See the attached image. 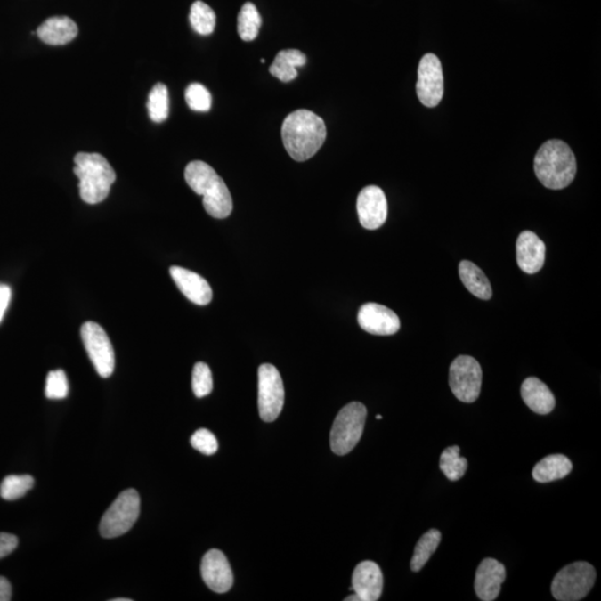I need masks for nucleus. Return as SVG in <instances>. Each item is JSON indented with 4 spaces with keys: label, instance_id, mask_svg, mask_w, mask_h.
<instances>
[{
    "label": "nucleus",
    "instance_id": "1",
    "mask_svg": "<svg viewBox=\"0 0 601 601\" xmlns=\"http://www.w3.org/2000/svg\"><path fill=\"white\" fill-rule=\"evenodd\" d=\"M327 126L313 111L297 110L284 119L282 141L289 156L296 162L313 158L324 144Z\"/></svg>",
    "mask_w": 601,
    "mask_h": 601
},
{
    "label": "nucleus",
    "instance_id": "2",
    "mask_svg": "<svg viewBox=\"0 0 601 601\" xmlns=\"http://www.w3.org/2000/svg\"><path fill=\"white\" fill-rule=\"evenodd\" d=\"M185 181L203 196L205 211L214 218H226L233 211V199L225 182L208 164L194 160L185 168Z\"/></svg>",
    "mask_w": 601,
    "mask_h": 601
},
{
    "label": "nucleus",
    "instance_id": "3",
    "mask_svg": "<svg viewBox=\"0 0 601 601\" xmlns=\"http://www.w3.org/2000/svg\"><path fill=\"white\" fill-rule=\"evenodd\" d=\"M533 167L538 180L550 190H563L569 186L577 173L573 150L559 140L548 141L539 149Z\"/></svg>",
    "mask_w": 601,
    "mask_h": 601
},
{
    "label": "nucleus",
    "instance_id": "4",
    "mask_svg": "<svg viewBox=\"0 0 601 601\" xmlns=\"http://www.w3.org/2000/svg\"><path fill=\"white\" fill-rule=\"evenodd\" d=\"M74 162V173L79 178V194L84 202L98 204L105 200L116 180L109 160L97 153H78Z\"/></svg>",
    "mask_w": 601,
    "mask_h": 601
},
{
    "label": "nucleus",
    "instance_id": "5",
    "mask_svg": "<svg viewBox=\"0 0 601 601\" xmlns=\"http://www.w3.org/2000/svg\"><path fill=\"white\" fill-rule=\"evenodd\" d=\"M365 418L367 408L360 402H351L338 412L329 436L334 453L345 456L355 448L362 436Z\"/></svg>",
    "mask_w": 601,
    "mask_h": 601
},
{
    "label": "nucleus",
    "instance_id": "6",
    "mask_svg": "<svg viewBox=\"0 0 601 601\" xmlns=\"http://www.w3.org/2000/svg\"><path fill=\"white\" fill-rule=\"evenodd\" d=\"M596 581V570L585 561L570 564L556 574L551 594L559 601H578L589 594Z\"/></svg>",
    "mask_w": 601,
    "mask_h": 601
},
{
    "label": "nucleus",
    "instance_id": "7",
    "mask_svg": "<svg viewBox=\"0 0 601 601\" xmlns=\"http://www.w3.org/2000/svg\"><path fill=\"white\" fill-rule=\"evenodd\" d=\"M140 494L136 490H125L102 516L100 524L102 537L116 538L129 532L140 516Z\"/></svg>",
    "mask_w": 601,
    "mask_h": 601
},
{
    "label": "nucleus",
    "instance_id": "8",
    "mask_svg": "<svg viewBox=\"0 0 601 601\" xmlns=\"http://www.w3.org/2000/svg\"><path fill=\"white\" fill-rule=\"evenodd\" d=\"M449 385L458 400L474 403L483 385V370L478 361L469 355L458 356L450 365Z\"/></svg>",
    "mask_w": 601,
    "mask_h": 601
},
{
    "label": "nucleus",
    "instance_id": "9",
    "mask_svg": "<svg viewBox=\"0 0 601 601\" xmlns=\"http://www.w3.org/2000/svg\"><path fill=\"white\" fill-rule=\"evenodd\" d=\"M284 405V386L278 369L272 364L258 368V412L263 421L273 422Z\"/></svg>",
    "mask_w": 601,
    "mask_h": 601
},
{
    "label": "nucleus",
    "instance_id": "10",
    "mask_svg": "<svg viewBox=\"0 0 601 601\" xmlns=\"http://www.w3.org/2000/svg\"><path fill=\"white\" fill-rule=\"evenodd\" d=\"M80 336L93 367L102 378H110L114 372L115 353L105 329L95 322L84 323Z\"/></svg>",
    "mask_w": 601,
    "mask_h": 601
},
{
    "label": "nucleus",
    "instance_id": "11",
    "mask_svg": "<svg viewBox=\"0 0 601 601\" xmlns=\"http://www.w3.org/2000/svg\"><path fill=\"white\" fill-rule=\"evenodd\" d=\"M443 65L434 53L422 57L418 69L417 95L423 105L435 107L443 97Z\"/></svg>",
    "mask_w": 601,
    "mask_h": 601
},
{
    "label": "nucleus",
    "instance_id": "12",
    "mask_svg": "<svg viewBox=\"0 0 601 601\" xmlns=\"http://www.w3.org/2000/svg\"><path fill=\"white\" fill-rule=\"evenodd\" d=\"M356 209L361 225L367 230H378L387 217V202L385 193L376 185L364 187L360 191Z\"/></svg>",
    "mask_w": 601,
    "mask_h": 601
},
{
    "label": "nucleus",
    "instance_id": "13",
    "mask_svg": "<svg viewBox=\"0 0 601 601\" xmlns=\"http://www.w3.org/2000/svg\"><path fill=\"white\" fill-rule=\"evenodd\" d=\"M200 573L209 589L224 594L233 586L234 577L231 565L222 551L212 549L203 556Z\"/></svg>",
    "mask_w": 601,
    "mask_h": 601
},
{
    "label": "nucleus",
    "instance_id": "14",
    "mask_svg": "<svg viewBox=\"0 0 601 601\" xmlns=\"http://www.w3.org/2000/svg\"><path fill=\"white\" fill-rule=\"evenodd\" d=\"M358 322L365 332L374 336H392L400 329L399 316L386 306L367 303L361 306Z\"/></svg>",
    "mask_w": 601,
    "mask_h": 601
},
{
    "label": "nucleus",
    "instance_id": "15",
    "mask_svg": "<svg viewBox=\"0 0 601 601\" xmlns=\"http://www.w3.org/2000/svg\"><path fill=\"white\" fill-rule=\"evenodd\" d=\"M505 579V565L496 559H483L475 573V590L476 596L483 601L497 599Z\"/></svg>",
    "mask_w": 601,
    "mask_h": 601
},
{
    "label": "nucleus",
    "instance_id": "16",
    "mask_svg": "<svg viewBox=\"0 0 601 601\" xmlns=\"http://www.w3.org/2000/svg\"><path fill=\"white\" fill-rule=\"evenodd\" d=\"M516 263L527 274H534L542 269L546 260V245L533 231H524L516 244Z\"/></svg>",
    "mask_w": 601,
    "mask_h": 601
},
{
    "label": "nucleus",
    "instance_id": "17",
    "mask_svg": "<svg viewBox=\"0 0 601 601\" xmlns=\"http://www.w3.org/2000/svg\"><path fill=\"white\" fill-rule=\"evenodd\" d=\"M352 589L361 601H377L383 589V574L373 561H362L356 565L352 576Z\"/></svg>",
    "mask_w": 601,
    "mask_h": 601
},
{
    "label": "nucleus",
    "instance_id": "18",
    "mask_svg": "<svg viewBox=\"0 0 601 601\" xmlns=\"http://www.w3.org/2000/svg\"><path fill=\"white\" fill-rule=\"evenodd\" d=\"M169 273L176 287L191 302L198 305H207L212 301V288L202 276L180 266H172Z\"/></svg>",
    "mask_w": 601,
    "mask_h": 601
},
{
    "label": "nucleus",
    "instance_id": "19",
    "mask_svg": "<svg viewBox=\"0 0 601 601\" xmlns=\"http://www.w3.org/2000/svg\"><path fill=\"white\" fill-rule=\"evenodd\" d=\"M36 34L45 44L61 46L77 37L78 27L69 17H52L38 27Z\"/></svg>",
    "mask_w": 601,
    "mask_h": 601
},
{
    "label": "nucleus",
    "instance_id": "20",
    "mask_svg": "<svg viewBox=\"0 0 601 601\" xmlns=\"http://www.w3.org/2000/svg\"><path fill=\"white\" fill-rule=\"evenodd\" d=\"M521 396L524 402L528 405L534 413L549 414L555 409L556 400L554 394L547 386L546 383L537 378H528L521 386Z\"/></svg>",
    "mask_w": 601,
    "mask_h": 601
},
{
    "label": "nucleus",
    "instance_id": "21",
    "mask_svg": "<svg viewBox=\"0 0 601 601\" xmlns=\"http://www.w3.org/2000/svg\"><path fill=\"white\" fill-rule=\"evenodd\" d=\"M573 470V463L564 454H550L534 466L533 479L537 483H546L564 479Z\"/></svg>",
    "mask_w": 601,
    "mask_h": 601
},
{
    "label": "nucleus",
    "instance_id": "22",
    "mask_svg": "<svg viewBox=\"0 0 601 601\" xmlns=\"http://www.w3.org/2000/svg\"><path fill=\"white\" fill-rule=\"evenodd\" d=\"M307 58L297 49H285L276 55L273 64L270 66V73L283 83H289L297 77V67L306 64Z\"/></svg>",
    "mask_w": 601,
    "mask_h": 601
},
{
    "label": "nucleus",
    "instance_id": "23",
    "mask_svg": "<svg viewBox=\"0 0 601 601\" xmlns=\"http://www.w3.org/2000/svg\"><path fill=\"white\" fill-rule=\"evenodd\" d=\"M459 275H460L462 283L467 291L474 294L475 296L484 301L490 300L492 297L491 284H490L483 272L474 263L462 261L460 265H459Z\"/></svg>",
    "mask_w": 601,
    "mask_h": 601
},
{
    "label": "nucleus",
    "instance_id": "24",
    "mask_svg": "<svg viewBox=\"0 0 601 601\" xmlns=\"http://www.w3.org/2000/svg\"><path fill=\"white\" fill-rule=\"evenodd\" d=\"M262 26V18L256 4L247 3L240 8L238 16V33L244 42H252L258 36Z\"/></svg>",
    "mask_w": 601,
    "mask_h": 601
},
{
    "label": "nucleus",
    "instance_id": "25",
    "mask_svg": "<svg viewBox=\"0 0 601 601\" xmlns=\"http://www.w3.org/2000/svg\"><path fill=\"white\" fill-rule=\"evenodd\" d=\"M441 542V532L439 530L431 529L423 534L420 540L418 541L416 549L411 559V569L413 572H420L426 564L438 549Z\"/></svg>",
    "mask_w": 601,
    "mask_h": 601
},
{
    "label": "nucleus",
    "instance_id": "26",
    "mask_svg": "<svg viewBox=\"0 0 601 601\" xmlns=\"http://www.w3.org/2000/svg\"><path fill=\"white\" fill-rule=\"evenodd\" d=\"M440 469L450 481L460 480L465 475L467 461L460 456V448L458 445L445 449L441 454Z\"/></svg>",
    "mask_w": 601,
    "mask_h": 601
},
{
    "label": "nucleus",
    "instance_id": "27",
    "mask_svg": "<svg viewBox=\"0 0 601 601\" xmlns=\"http://www.w3.org/2000/svg\"><path fill=\"white\" fill-rule=\"evenodd\" d=\"M190 21L196 33L207 36L215 29L216 15L208 4L198 0L191 4Z\"/></svg>",
    "mask_w": 601,
    "mask_h": 601
},
{
    "label": "nucleus",
    "instance_id": "28",
    "mask_svg": "<svg viewBox=\"0 0 601 601\" xmlns=\"http://www.w3.org/2000/svg\"><path fill=\"white\" fill-rule=\"evenodd\" d=\"M150 118L155 123H162L168 118L169 98L166 85L156 84L151 89L147 102Z\"/></svg>",
    "mask_w": 601,
    "mask_h": 601
},
{
    "label": "nucleus",
    "instance_id": "29",
    "mask_svg": "<svg viewBox=\"0 0 601 601\" xmlns=\"http://www.w3.org/2000/svg\"><path fill=\"white\" fill-rule=\"evenodd\" d=\"M34 478L28 475H8L0 484V497L12 501L24 497L34 487Z\"/></svg>",
    "mask_w": 601,
    "mask_h": 601
},
{
    "label": "nucleus",
    "instance_id": "30",
    "mask_svg": "<svg viewBox=\"0 0 601 601\" xmlns=\"http://www.w3.org/2000/svg\"><path fill=\"white\" fill-rule=\"evenodd\" d=\"M185 100L191 110L208 111L212 107V95L202 84H191L185 91Z\"/></svg>",
    "mask_w": 601,
    "mask_h": 601
},
{
    "label": "nucleus",
    "instance_id": "31",
    "mask_svg": "<svg viewBox=\"0 0 601 601\" xmlns=\"http://www.w3.org/2000/svg\"><path fill=\"white\" fill-rule=\"evenodd\" d=\"M191 387L198 398L211 394L213 390V377L211 369L207 363L199 362L194 365L193 376H191Z\"/></svg>",
    "mask_w": 601,
    "mask_h": 601
},
{
    "label": "nucleus",
    "instance_id": "32",
    "mask_svg": "<svg viewBox=\"0 0 601 601\" xmlns=\"http://www.w3.org/2000/svg\"><path fill=\"white\" fill-rule=\"evenodd\" d=\"M45 394L52 400L65 399L69 395V381L62 370H55L48 373Z\"/></svg>",
    "mask_w": 601,
    "mask_h": 601
},
{
    "label": "nucleus",
    "instance_id": "33",
    "mask_svg": "<svg viewBox=\"0 0 601 601\" xmlns=\"http://www.w3.org/2000/svg\"><path fill=\"white\" fill-rule=\"evenodd\" d=\"M191 447L198 450L200 453L212 456L218 449V443L215 435L207 429H199L195 432L191 438Z\"/></svg>",
    "mask_w": 601,
    "mask_h": 601
},
{
    "label": "nucleus",
    "instance_id": "34",
    "mask_svg": "<svg viewBox=\"0 0 601 601\" xmlns=\"http://www.w3.org/2000/svg\"><path fill=\"white\" fill-rule=\"evenodd\" d=\"M18 546V538L12 533L0 532V559L11 555Z\"/></svg>",
    "mask_w": 601,
    "mask_h": 601
},
{
    "label": "nucleus",
    "instance_id": "35",
    "mask_svg": "<svg viewBox=\"0 0 601 601\" xmlns=\"http://www.w3.org/2000/svg\"><path fill=\"white\" fill-rule=\"evenodd\" d=\"M11 297V288L7 287V285L0 284V322H2L4 312L7 310Z\"/></svg>",
    "mask_w": 601,
    "mask_h": 601
},
{
    "label": "nucleus",
    "instance_id": "36",
    "mask_svg": "<svg viewBox=\"0 0 601 601\" xmlns=\"http://www.w3.org/2000/svg\"><path fill=\"white\" fill-rule=\"evenodd\" d=\"M12 599V585L4 577H0V601Z\"/></svg>",
    "mask_w": 601,
    "mask_h": 601
},
{
    "label": "nucleus",
    "instance_id": "37",
    "mask_svg": "<svg viewBox=\"0 0 601 601\" xmlns=\"http://www.w3.org/2000/svg\"><path fill=\"white\" fill-rule=\"evenodd\" d=\"M345 601H361L360 597L356 594L346 597Z\"/></svg>",
    "mask_w": 601,
    "mask_h": 601
},
{
    "label": "nucleus",
    "instance_id": "38",
    "mask_svg": "<svg viewBox=\"0 0 601 601\" xmlns=\"http://www.w3.org/2000/svg\"><path fill=\"white\" fill-rule=\"evenodd\" d=\"M113 601H131V599H128V598H126V599L118 598V599H114Z\"/></svg>",
    "mask_w": 601,
    "mask_h": 601
},
{
    "label": "nucleus",
    "instance_id": "39",
    "mask_svg": "<svg viewBox=\"0 0 601 601\" xmlns=\"http://www.w3.org/2000/svg\"><path fill=\"white\" fill-rule=\"evenodd\" d=\"M377 418H378V420H381L382 416H380V414H378Z\"/></svg>",
    "mask_w": 601,
    "mask_h": 601
}]
</instances>
